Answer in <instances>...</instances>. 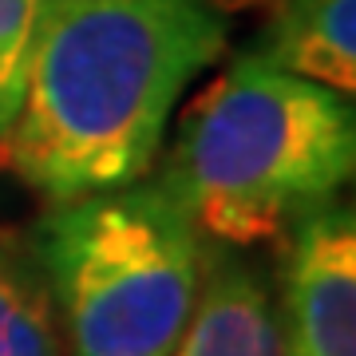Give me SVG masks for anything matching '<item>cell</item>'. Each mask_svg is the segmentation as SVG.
I'll use <instances>...</instances> for the list:
<instances>
[{
	"instance_id": "obj_1",
	"label": "cell",
	"mask_w": 356,
	"mask_h": 356,
	"mask_svg": "<svg viewBox=\"0 0 356 356\" xmlns=\"http://www.w3.org/2000/svg\"><path fill=\"white\" fill-rule=\"evenodd\" d=\"M226 36L214 0H44L0 170L48 202L147 178L182 91Z\"/></svg>"
},
{
	"instance_id": "obj_2",
	"label": "cell",
	"mask_w": 356,
	"mask_h": 356,
	"mask_svg": "<svg viewBox=\"0 0 356 356\" xmlns=\"http://www.w3.org/2000/svg\"><path fill=\"white\" fill-rule=\"evenodd\" d=\"M353 166V99L250 51L182 115L159 182L206 242L250 250L337 198Z\"/></svg>"
},
{
	"instance_id": "obj_3",
	"label": "cell",
	"mask_w": 356,
	"mask_h": 356,
	"mask_svg": "<svg viewBox=\"0 0 356 356\" xmlns=\"http://www.w3.org/2000/svg\"><path fill=\"white\" fill-rule=\"evenodd\" d=\"M36 257L64 356H170L210 266L191 214L159 178L51 202Z\"/></svg>"
},
{
	"instance_id": "obj_4",
	"label": "cell",
	"mask_w": 356,
	"mask_h": 356,
	"mask_svg": "<svg viewBox=\"0 0 356 356\" xmlns=\"http://www.w3.org/2000/svg\"><path fill=\"white\" fill-rule=\"evenodd\" d=\"M281 337L285 356H356V218L348 202H329L293 218Z\"/></svg>"
},
{
	"instance_id": "obj_5",
	"label": "cell",
	"mask_w": 356,
	"mask_h": 356,
	"mask_svg": "<svg viewBox=\"0 0 356 356\" xmlns=\"http://www.w3.org/2000/svg\"><path fill=\"white\" fill-rule=\"evenodd\" d=\"M170 356H285L277 301L238 257L210 254L194 317Z\"/></svg>"
},
{
	"instance_id": "obj_6",
	"label": "cell",
	"mask_w": 356,
	"mask_h": 356,
	"mask_svg": "<svg viewBox=\"0 0 356 356\" xmlns=\"http://www.w3.org/2000/svg\"><path fill=\"white\" fill-rule=\"evenodd\" d=\"M269 64L341 91H356V0H281L269 28Z\"/></svg>"
},
{
	"instance_id": "obj_7",
	"label": "cell",
	"mask_w": 356,
	"mask_h": 356,
	"mask_svg": "<svg viewBox=\"0 0 356 356\" xmlns=\"http://www.w3.org/2000/svg\"><path fill=\"white\" fill-rule=\"evenodd\" d=\"M0 356H64L51 301L0 250Z\"/></svg>"
},
{
	"instance_id": "obj_8",
	"label": "cell",
	"mask_w": 356,
	"mask_h": 356,
	"mask_svg": "<svg viewBox=\"0 0 356 356\" xmlns=\"http://www.w3.org/2000/svg\"><path fill=\"white\" fill-rule=\"evenodd\" d=\"M40 13H44V0H0V135L8 131L24 95Z\"/></svg>"
}]
</instances>
